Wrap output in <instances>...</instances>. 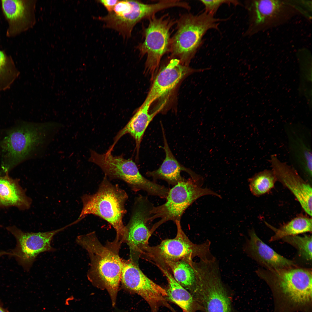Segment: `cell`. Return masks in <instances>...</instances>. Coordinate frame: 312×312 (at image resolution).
I'll use <instances>...</instances> for the list:
<instances>
[{
	"label": "cell",
	"mask_w": 312,
	"mask_h": 312,
	"mask_svg": "<svg viewBox=\"0 0 312 312\" xmlns=\"http://www.w3.org/2000/svg\"><path fill=\"white\" fill-rule=\"evenodd\" d=\"M60 126L53 122L25 123L7 130L0 140L1 166L5 173L44 148Z\"/></svg>",
	"instance_id": "obj_1"
},
{
	"label": "cell",
	"mask_w": 312,
	"mask_h": 312,
	"mask_svg": "<svg viewBox=\"0 0 312 312\" xmlns=\"http://www.w3.org/2000/svg\"><path fill=\"white\" fill-rule=\"evenodd\" d=\"M76 241L86 250L90 257L88 278L107 290L114 306L123 266V259L119 255L122 243L115 238L113 241L107 242L103 245L99 240L95 231L78 236Z\"/></svg>",
	"instance_id": "obj_2"
},
{
	"label": "cell",
	"mask_w": 312,
	"mask_h": 312,
	"mask_svg": "<svg viewBox=\"0 0 312 312\" xmlns=\"http://www.w3.org/2000/svg\"><path fill=\"white\" fill-rule=\"evenodd\" d=\"M128 198L125 190L105 175L96 192L81 197L83 207L78 218L81 220L90 214L99 217L112 226L116 232V238L123 242L125 232L123 220Z\"/></svg>",
	"instance_id": "obj_3"
},
{
	"label": "cell",
	"mask_w": 312,
	"mask_h": 312,
	"mask_svg": "<svg viewBox=\"0 0 312 312\" xmlns=\"http://www.w3.org/2000/svg\"><path fill=\"white\" fill-rule=\"evenodd\" d=\"M226 20L215 18L204 12L197 15L183 14L176 21V31L171 38L169 52L173 58L188 66L203 44L207 32L211 29L218 30L219 23Z\"/></svg>",
	"instance_id": "obj_4"
},
{
	"label": "cell",
	"mask_w": 312,
	"mask_h": 312,
	"mask_svg": "<svg viewBox=\"0 0 312 312\" xmlns=\"http://www.w3.org/2000/svg\"><path fill=\"white\" fill-rule=\"evenodd\" d=\"M112 151L109 148L105 153L99 154L91 150L89 161L100 167L110 181L120 180L135 192L142 190L149 195L166 198L169 188L146 179L132 159H125L123 155L114 156Z\"/></svg>",
	"instance_id": "obj_5"
},
{
	"label": "cell",
	"mask_w": 312,
	"mask_h": 312,
	"mask_svg": "<svg viewBox=\"0 0 312 312\" xmlns=\"http://www.w3.org/2000/svg\"><path fill=\"white\" fill-rule=\"evenodd\" d=\"M202 185L191 178L179 183L170 189L164 204L154 206L151 211L148 222L159 218L151 229L153 232L159 226L169 221L174 222L181 220L185 210L195 201L205 195L221 196L207 188L201 187Z\"/></svg>",
	"instance_id": "obj_6"
},
{
	"label": "cell",
	"mask_w": 312,
	"mask_h": 312,
	"mask_svg": "<svg viewBox=\"0 0 312 312\" xmlns=\"http://www.w3.org/2000/svg\"><path fill=\"white\" fill-rule=\"evenodd\" d=\"M148 19V26L144 31V40L137 48L141 56L146 55V71L153 78L162 57L169 52L170 31L176 21L166 14L160 17L154 15Z\"/></svg>",
	"instance_id": "obj_7"
},
{
	"label": "cell",
	"mask_w": 312,
	"mask_h": 312,
	"mask_svg": "<svg viewBox=\"0 0 312 312\" xmlns=\"http://www.w3.org/2000/svg\"><path fill=\"white\" fill-rule=\"evenodd\" d=\"M215 260L202 261L196 267L194 289L201 297L206 312H231L230 300L221 282Z\"/></svg>",
	"instance_id": "obj_8"
},
{
	"label": "cell",
	"mask_w": 312,
	"mask_h": 312,
	"mask_svg": "<svg viewBox=\"0 0 312 312\" xmlns=\"http://www.w3.org/2000/svg\"><path fill=\"white\" fill-rule=\"evenodd\" d=\"M256 273L280 289L294 302L303 303L311 298V269L298 266L278 269L259 268Z\"/></svg>",
	"instance_id": "obj_9"
},
{
	"label": "cell",
	"mask_w": 312,
	"mask_h": 312,
	"mask_svg": "<svg viewBox=\"0 0 312 312\" xmlns=\"http://www.w3.org/2000/svg\"><path fill=\"white\" fill-rule=\"evenodd\" d=\"M177 228L176 237L166 239L156 246H148L144 250L142 257H145L155 262L161 264L166 261L182 260L192 263L194 257H203L209 253L207 244L198 245L192 243L182 229L181 220H176Z\"/></svg>",
	"instance_id": "obj_10"
},
{
	"label": "cell",
	"mask_w": 312,
	"mask_h": 312,
	"mask_svg": "<svg viewBox=\"0 0 312 312\" xmlns=\"http://www.w3.org/2000/svg\"><path fill=\"white\" fill-rule=\"evenodd\" d=\"M76 224L73 222L61 228L42 232H26L16 226L6 228L16 239V246L10 252L18 263L26 271H29L38 256L44 252H53L56 249L51 245L54 236L68 227Z\"/></svg>",
	"instance_id": "obj_11"
},
{
	"label": "cell",
	"mask_w": 312,
	"mask_h": 312,
	"mask_svg": "<svg viewBox=\"0 0 312 312\" xmlns=\"http://www.w3.org/2000/svg\"><path fill=\"white\" fill-rule=\"evenodd\" d=\"M154 206L146 196L139 195L136 197L129 220L125 226L123 242L126 243L129 247L130 258L137 262L148 246L152 233L148 227V219Z\"/></svg>",
	"instance_id": "obj_12"
},
{
	"label": "cell",
	"mask_w": 312,
	"mask_h": 312,
	"mask_svg": "<svg viewBox=\"0 0 312 312\" xmlns=\"http://www.w3.org/2000/svg\"><path fill=\"white\" fill-rule=\"evenodd\" d=\"M120 282L125 288L143 298L153 312H157L161 306L172 309L167 302L166 290L146 276L140 268L138 262L130 258L123 259Z\"/></svg>",
	"instance_id": "obj_13"
},
{
	"label": "cell",
	"mask_w": 312,
	"mask_h": 312,
	"mask_svg": "<svg viewBox=\"0 0 312 312\" xmlns=\"http://www.w3.org/2000/svg\"><path fill=\"white\" fill-rule=\"evenodd\" d=\"M159 8L156 3L146 4L138 1H119L113 11L98 18L106 27L117 31L125 38H128L134 26L141 20L155 15Z\"/></svg>",
	"instance_id": "obj_14"
},
{
	"label": "cell",
	"mask_w": 312,
	"mask_h": 312,
	"mask_svg": "<svg viewBox=\"0 0 312 312\" xmlns=\"http://www.w3.org/2000/svg\"><path fill=\"white\" fill-rule=\"evenodd\" d=\"M285 130L290 165L311 181L312 153L310 130L302 124L293 123L285 125Z\"/></svg>",
	"instance_id": "obj_15"
},
{
	"label": "cell",
	"mask_w": 312,
	"mask_h": 312,
	"mask_svg": "<svg viewBox=\"0 0 312 312\" xmlns=\"http://www.w3.org/2000/svg\"><path fill=\"white\" fill-rule=\"evenodd\" d=\"M277 181L287 188L299 202L304 211L312 216V187L297 170L286 162L280 160L276 155H270L269 160Z\"/></svg>",
	"instance_id": "obj_16"
},
{
	"label": "cell",
	"mask_w": 312,
	"mask_h": 312,
	"mask_svg": "<svg viewBox=\"0 0 312 312\" xmlns=\"http://www.w3.org/2000/svg\"><path fill=\"white\" fill-rule=\"evenodd\" d=\"M245 3L250 21L247 35L286 19L290 7L289 3L282 0L248 1Z\"/></svg>",
	"instance_id": "obj_17"
},
{
	"label": "cell",
	"mask_w": 312,
	"mask_h": 312,
	"mask_svg": "<svg viewBox=\"0 0 312 312\" xmlns=\"http://www.w3.org/2000/svg\"><path fill=\"white\" fill-rule=\"evenodd\" d=\"M208 70L207 68H192L182 64L179 60L173 58L157 75L144 101L151 105L155 101L171 91L185 75Z\"/></svg>",
	"instance_id": "obj_18"
},
{
	"label": "cell",
	"mask_w": 312,
	"mask_h": 312,
	"mask_svg": "<svg viewBox=\"0 0 312 312\" xmlns=\"http://www.w3.org/2000/svg\"><path fill=\"white\" fill-rule=\"evenodd\" d=\"M36 0L1 1L3 12L9 24L7 36H14L34 25L36 22Z\"/></svg>",
	"instance_id": "obj_19"
},
{
	"label": "cell",
	"mask_w": 312,
	"mask_h": 312,
	"mask_svg": "<svg viewBox=\"0 0 312 312\" xmlns=\"http://www.w3.org/2000/svg\"><path fill=\"white\" fill-rule=\"evenodd\" d=\"M244 247L245 252L265 269H278L297 266L293 261L277 253L257 235L254 230L249 231Z\"/></svg>",
	"instance_id": "obj_20"
},
{
	"label": "cell",
	"mask_w": 312,
	"mask_h": 312,
	"mask_svg": "<svg viewBox=\"0 0 312 312\" xmlns=\"http://www.w3.org/2000/svg\"><path fill=\"white\" fill-rule=\"evenodd\" d=\"M163 137L165 158L158 169L153 171H148L146 173L147 176L155 180L160 179L164 180L169 184L174 186L186 179L181 175V171H183L187 172L194 180L199 183L203 182L201 176L184 167L179 162L172 153L164 133Z\"/></svg>",
	"instance_id": "obj_21"
},
{
	"label": "cell",
	"mask_w": 312,
	"mask_h": 312,
	"mask_svg": "<svg viewBox=\"0 0 312 312\" xmlns=\"http://www.w3.org/2000/svg\"><path fill=\"white\" fill-rule=\"evenodd\" d=\"M32 202L18 179L12 178L8 173L0 175V208L14 207L25 210L30 208Z\"/></svg>",
	"instance_id": "obj_22"
},
{
	"label": "cell",
	"mask_w": 312,
	"mask_h": 312,
	"mask_svg": "<svg viewBox=\"0 0 312 312\" xmlns=\"http://www.w3.org/2000/svg\"><path fill=\"white\" fill-rule=\"evenodd\" d=\"M150 106L149 104L144 102L126 125L118 133L110 147L113 148L122 136L129 134L135 141L137 155H138L144 133L150 123L160 110H158L150 113L149 109Z\"/></svg>",
	"instance_id": "obj_23"
},
{
	"label": "cell",
	"mask_w": 312,
	"mask_h": 312,
	"mask_svg": "<svg viewBox=\"0 0 312 312\" xmlns=\"http://www.w3.org/2000/svg\"><path fill=\"white\" fill-rule=\"evenodd\" d=\"M166 277L168 283L166 290L167 297L180 307L183 311L191 312L194 304L193 299L190 293L174 279L165 266L156 264Z\"/></svg>",
	"instance_id": "obj_24"
},
{
	"label": "cell",
	"mask_w": 312,
	"mask_h": 312,
	"mask_svg": "<svg viewBox=\"0 0 312 312\" xmlns=\"http://www.w3.org/2000/svg\"><path fill=\"white\" fill-rule=\"evenodd\" d=\"M193 262L190 264L182 260L166 261L161 264H157L169 269L178 283L185 289H191L194 288L196 280Z\"/></svg>",
	"instance_id": "obj_25"
},
{
	"label": "cell",
	"mask_w": 312,
	"mask_h": 312,
	"mask_svg": "<svg viewBox=\"0 0 312 312\" xmlns=\"http://www.w3.org/2000/svg\"><path fill=\"white\" fill-rule=\"evenodd\" d=\"M312 218L303 216H300L292 219L278 228H276L265 223L274 232V235L269 240L272 242L288 236L297 235L306 232H312Z\"/></svg>",
	"instance_id": "obj_26"
},
{
	"label": "cell",
	"mask_w": 312,
	"mask_h": 312,
	"mask_svg": "<svg viewBox=\"0 0 312 312\" xmlns=\"http://www.w3.org/2000/svg\"><path fill=\"white\" fill-rule=\"evenodd\" d=\"M276 181L272 170L265 169L249 179L250 189L254 195L259 196L270 191L274 187Z\"/></svg>",
	"instance_id": "obj_27"
},
{
	"label": "cell",
	"mask_w": 312,
	"mask_h": 312,
	"mask_svg": "<svg viewBox=\"0 0 312 312\" xmlns=\"http://www.w3.org/2000/svg\"><path fill=\"white\" fill-rule=\"evenodd\" d=\"M282 239L290 244L298 250L299 256L307 261L312 260V236L304 234L300 236L297 235L288 236Z\"/></svg>",
	"instance_id": "obj_28"
},
{
	"label": "cell",
	"mask_w": 312,
	"mask_h": 312,
	"mask_svg": "<svg viewBox=\"0 0 312 312\" xmlns=\"http://www.w3.org/2000/svg\"><path fill=\"white\" fill-rule=\"evenodd\" d=\"M205 7L204 12L211 15L214 16L222 4H226L230 6L241 5V3L237 0H200Z\"/></svg>",
	"instance_id": "obj_29"
},
{
	"label": "cell",
	"mask_w": 312,
	"mask_h": 312,
	"mask_svg": "<svg viewBox=\"0 0 312 312\" xmlns=\"http://www.w3.org/2000/svg\"><path fill=\"white\" fill-rule=\"evenodd\" d=\"M119 1L118 0H101L98 1L103 5L109 13L113 11Z\"/></svg>",
	"instance_id": "obj_30"
},
{
	"label": "cell",
	"mask_w": 312,
	"mask_h": 312,
	"mask_svg": "<svg viewBox=\"0 0 312 312\" xmlns=\"http://www.w3.org/2000/svg\"><path fill=\"white\" fill-rule=\"evenodd\" d=\"M6 62L5 56L3 52L0 50V70L5 66Z\"/></svg>",
	"instance_id": "obj_31"
},
{
	"label": "cell",
	"mask_w": 312,
	"mask_h": 312,
	"mask_svg": "<svg viewBox=\"0 0 312 312\" xmlns=\"http://www.w3.org/2000/svg\"><path fill=\"white\" fill-rule=\"evenodd\" d=\"M9 253L8 252H7L4 251H0V257L5 255H9Z\"/></svg>",
	"instance_id": "obj_32"
},
{
	"label": "cell",
	"mask_w": 312,
	"mask_h": 312,
	"mask_svg": "<svg viewBox=\"0 0 312 312\" xmlns=\"http://www.w3.org/2000/svg\"><path fill=\"white\" fill-rule=\"evenodd\" d=\"M0 312H8L7 310L0 305Z\"/></svg>",
	"instance_id": "obj_33"
},
{
	"label": "cell",
	"mask_w": 312,
	"mask_h": 312,
	"mask_svg": "<svg viewBox=\"0 0 312 312\" xmlns=\"http://www.w3.org/2000/svg\"><path fill=\"white\" fill-rule=\"evenodd\" d=\"M183 312H187L185 311H183Z\"/></svg>",
	"instance_id": "obj_34"
}]
</instances>
